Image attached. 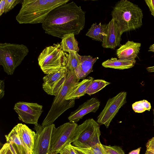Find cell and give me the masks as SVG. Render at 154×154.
<instances>
[{
  "mask_svg": "<svg viewBox=\"0 0 154 154\" xmlns=\"http://www.w3.org/2000/svg\"><path fill=\"white\" fill-rule=\"evenodd\" d=\"M85 13L74 2L59 6L48 14L42 27L45 32L62 38L65 34H79L84 28Z\"/></svg>",
  "mask_w": 154,
  "mask_h": 154,
  "instance_id": "obj_1",
  "label": "cell"
},
{
  "mask_svg": "<svg viewBox=\"0 0 154 154\" xmlns=\"http://www.w3.org/2000/svg\"><path fill=\"white\" fill-rule=\"evenodd\" d=\"M69 0H24L16 19L20 24L42 23L55 8Z\"/></svg>",
  "mask_w": 154,
  "mask_h": 154,
  "instance_id": "obj_2",
  "label": "cell"
},
{
  "mask_svg": "<svg viewBox=\"0 0 154 154\" xmlns=\"http://www.w3.org/2000/svg\"><path fill=\"white\" fill-rule=\"evenodd\" d=\"M121 34L136 30L143 25V14L138 6L127 0H122L116 4L111 12Z\"/></svg>",
  "mask_w": 154,
  "mask_h": 154,
  "instance_id": "obj_3",
  "label": "cell"
},
{
  "mask_svg": "<svg viewBox=\"0 0 154 154\" xmlns=\"http://www.w3.org/2000/svg\"><path fill=\"white\" fill-rule=\"evenodd\" d=\"M80 79L76 77L72 71H68L65 81L57 94L55 96L42 125L47 126L53 124L65 111L74 106L75 100H66L65 98L69 90Z\"/></svg>",
  "mask_w": 154,
  "mask_h": 154,
  "instance_id": "obj_4",
  "label": "cell"
},
{
  "mask_svg": "<svg viewBox=\"0 0 154 154\" xmlns=\"http://www.w3.org/2000/svg\"><path fill=\"white\" fill-rule=\"evenodd\" d=\"M68 57L60 44H54L46 47L40 53L38 58V64L45 74H50L67 67Z\"/></svg>",
  "mask_w": 154,
  "mask_h": 154,
  "instance_id": "obj_5",
  "label": "cell"
},
{
  "mask_svg": "<svg viewBox=\"0 0 154 154\" xmlns=\"http://www.w3.org/2000/svg\"><path fill=\"white\" fill-rule=\"evenodd\" d=\"M29 51L23 44L5 42L0 44V65L8 75H12Z\"/></svg>",
  "mask_w": 154,
  "mask_h": 154,
  "instance_id": "obj_6",
  "label": "cell"
},
{
  "mask_svg": "<svg viewBox=\"0 0 154 154\" xmlns=\"http://www.w3.org/2000/svg\"><path fill=\"white\" fill-rule=\"evenodd\" d=\"M99 124L89 119L77 127L72 145L81 148H89L100 143Z\"/></svg>",
  "mask_w": 154,
  "mask_h": 154,
  "instance_id": "obj_7",
  "label": "cell"
},
{
  "mask_svg": "<svg viewBox=\"0 0 154 154\" xmlns=\"http://www.w3.org/2000/svg\"><path fill=\"white\" fill-rule=\"evenodd\" d=\"M78 125L70 122L65 123L53 129L51 139L50 154L59 153L66 145L72 143Z\"/></svg>",
  "mask_w": 154,
  "mask_h": 154,
  "instance_id": "obj_8",
  "label": "cell"
},
{
  "mask_svg": "<svg viewBox=\"0 0 154 154\" xmlns=\"http://www.w3.org/2000/svg\"><path fill=\"white\" fill-rule=\"evenodd\" d=\"M127 92L122 91L108 99L104 109L97 117V122L108 128L119 109L127 102Z\"/></svg>",
  "mask_w": 154,
  "mask_h": 154,
  "instance_id": "obj_9",
  "label": "cell"
},
{
  "mask_svg": "<svg viewBox=\"0 0 154 154\" xmlns=\"http://www.w3.org/2000/svg\"><path fill=\"white\" fill-rule=\"evenodd\" d=\"M54 124L43 126L38 124L34 125L36 131L34 139L33 154H50L52 134Z\"/></svg>",
  "mask_w": 154,
  "mask_h": 154,
  "instance_id": "obj_10",
  "label": "cell"
},
{
  "mask_svg": "<svg viewBox=\"0 0 154 154\" xmlns=\"http://www.w3.org/2000/svg\"><path fill=\"white\" fill-rule=\"evenodd\" d=\"M42 108V105L36 103L20 101L15 104L14 109L20 120L35 125L38 124V119L43 112Z\"/></svg>",
  "mask_w": 154,
  "mask_h": 154,
  "instance_id": "obj_11",
  "label": "cell"
},
{
  "mask_svg": "<svg viewBox=\"0 0 154 154\" xmlns=\"http://www.w3.org/2000/svg\"><path fill=\"white\" fill-rule=\"evenodd\" d=\"M68 69L65 67L59 70L47 74L43 78L42 88L48 94L56 96L63 85L66 78Z\"/></svg>",
  "mask_w": 154,
  "mask_h": 154,
  "instance_id": "obj_12",
  "label": "cell"
},
{
  "mask_svg": "<svg viewBox=\"0 0 154 154\" xmlns=\"http://www.w3.org/2000/svg\"><path fill=\"white\" fill-rule=\"evenodd\" d=\"M105 34L102 42L103 48L114 49L120 45L122 34L113 19L106 24Z\"/></svg>",
  "mask_w": 154,
  "mask_h": 154,
  "instance_id": "obj_13",
  "label": "cell"
},
{
  "mask_svg": "<svg viewBox=\"0 0 154 154\" xmlns=\"http://www.w3.org/2000/svg\"><path fill=\"white\" fill-rule=\"evenodd\" d=\"M100 104V101L96 98L93 97L87 100L70 113L68 117L69 122L76 123L87 114L95 112Z\"/></svg>",
  "mask_w": 154,
  "mask_h": 154,
  "instance_id": "obj_14",
  "label": "cell"
},
{
  "mask_svg": "<svg viewBox=\"0 0 154 154\" xmlns=\"http://www.w3.org/2000/svg\"><path fill=\"white\" fill-rule=\"evenodd\" d=\"M141 46L140 43L128 41L117 50V56L120 59H135L140 52Z\"/></svg>",
  "mask_w": 154,
  "mask_h": 154,
  "instance_id": "obj_15",
  "label": "cell"
},
{
  "mask_svg": "<svg viewBox=\"0 0 154 154\" xmlns=\"http://www.w3.org/2000/svg\"><path fill=\"white\" fill-rule=\"evenodd\" d=\"M15 126L20 138L29 154H33L35 132L25 124L18 123Z\"/></svg>",
  "mask_w": 154,
  "mask_h": 154,
  "instance_id": "obj_16",
  "label": "cell"
},
{
  "mask_svg": "<svg viewBox=\"0 0 154 154\" xmlns=\"http://www.w3.org/2000/svg\"><path fill=\"white\" fill-rule=\"evenodd\" d=\"M98 59L90 55H80V66L74 73L75 75L80 79L85 78L92 71L93 66Z\"/></svg>",
  "mask_w": 154,
  "mask_h": 154,
  "instance_id": "obj_17",
  "label": "cell"
},
{
  "mask_svg": "<svg viewBox=\"0 0 154 154\" xmlns=\"http://www.w3.org/2000/svg\"><path fill=\"white\" fill-rule=\"evenodd\" d=\"M5 136L6 142L16 154H29L20 138L16 126Z\"/></svg>",
  "mask_w": 154,
  "mask_h": 154,
  "instance_id": "obj_18",
  "label": "cell"
},
{
  "mask_svg": "<svg viewBox=\"0 0 154 154\" xmlns=\"http://www.w3.org/2000/svg\"><path fill=\"white\" fill-rule=\"evenodd\" d=\"M94 80L89 77L75 84L69 90L65 98L66 100H75L85 95L87 89Z\"/></svg>",
  "mask_w": 154,
  "mask_h": 154,
  "instance_id": "obj_19",
  "label": "cell"
},
{
  "mask_svg": "<svg viewBox=\"0 0 154 154\" xmlns=\"http://www.w3.org/2000/svg\"><path fill=\"white\" fill-rule=\"evenodd\" d=\"M136 62L135 59L129 60L112 57L103 62L102 65L105 68L124 69L132 68L135 65Z\"/></svg>",
  "mask_w": 154,
  "mask_h": 154,
  "instance_id": "obj_20",
  "label": "cell"
},
{
  "mask_svg": "<svg viewBox=\"0 0 154 154\" xmlns=\"http://www.w3.org/2000/svg\"><path fill=\"white\" fill-rule=\"evenodd\" d=\"M60 45L62 50L66 52L78 53L79 51L78 43L73 33L64 35L61 38Z\"/></svg>",
  "mask_w": 154,
  "mask_h": 154,
  "instance_id": "obj_21",
  "label": "cell"
},
{
  "mask_svg": "<svg viewBox=\"0 0 154 154\" xmlns=\"http://www.w3.org/2000/svg\"><path fill=\"white\" fill-rule=\"evenodd\" d=\"M106 24H102L101 23L97 24L93 23L86 34V35L92 39L102 42L106 35Z\"/></svg>",
  "mask_w": 154,
  "mask_h": 154,
  "instance_id": "obj_22",
  "label": "cell"
},
{
  "mask_svg": "<svg viewBox=\"0 0 154 154\" xmlns=\"http://www.w3.org/2000/svg\"><path fill=\"white\" fill-rule=\"evenodd\" d=\"M110 83L103 79L93 80L88 87L86 94L90 96L98 92Z\"/></svg>",
  "mask_w": 154,
  "mask_h": 154,
  "instance_id": "obj_23",
  "label": "cell"
},
{
  "mask_svg": "<svg viewBox=\"0 0 154 154\" xmlns=\"http://www.w3.org/2000/svg\"><path fill=\"white\" fill-rule=\"evenodd\" d=\"M67 68L68 70L75 73L80 66V56L78 53L71 52L69 53Z\"/></svg>",
  "mask_w": 154,
  "mask_h": 154,
  "instance_id": "obj_24",
  "label": "cell"
},
{
  "mask_svg": "<svg viewBox=\"0 0 154 154\" xmlns=\"http://www.w3.org/2000/svg\"><path fill=\"white\" fill-rule=\"evenodd\" d=\"M134 111L136 113H142L146 110L149 111L151 106L150 102L145 100L137 101L132 105Z\"/></svg>",
  "mask_w": 154,
  "mask_h": 154,
  "instance_id": "obj_25",
  "label": "cell"
},
{
  "mask_svg": "<svg viewBox=\"0 0 154 154\" xmlns=\"http://www.w3.org/2000/svg\"><path fill=\"white\" fill-rule=\"evenodd\" d=\"M79 148L87 154H109L101 143L89 148Z\"/></svg>",
  "mask_w": 154,
  "mask_h": 154,
  "instance_id": "obj_26",
  "label": "cell"
},
{
  "mask_svg": "<svg viewBox=\"0 0 154 154\" xmlns=\"http://www.w3.org/2000/svg\"><path fill=\"white\" fill-rule=\"evenodd\" d=\"M103 146L109 154H125L122 148L119 146L104 145Z\"/></svg>",
  "mask_w": 154,
  "mask_h": 154,
  "instance_id": "obj_27",
  "label": "cell"
},
{
  "mask_svg": "<svg viewBox=\"0 0 154 154\" xmlns=\"http://www.w3.org/2000/svg\"><path fill=\"white\" fill-rule=\"evenodd\" d=\"M20 0H6L4 13H6L13 9L17 4L22 2Z\"/></svg>",
  "mask_w": 154,
  "mask_h": 154,
  "instance_id": "obj_28",
  "label": "cell"
},
{
  "mask_svg": "<svg viewBox=\"0 0 154 154\" xmlns=\"http://www.w3.org/2000/svg\"><path fill=\"white\" fill-rule=\"evenodd\" d=\"M71 143H69L63 147L59 152V154H77Z\"/></svg>",
  "mask_w": 154,
  "mask_h": 154,
  "instance_id": "obj_29",
  "label": "cell"
},
{
  "mask_svg": "<svg viewBox=\"0 0 154 154\" xmlns=\"http://www.w3.org/2000/svg\"><path fill=\"white\" fill-rule=\"evenodd\" d=\"M0 154H14L8 142L5 143L0 151Z\"/></svg>",
  "mask_w": 154,
  "mask_h": 154,
  "instance_id": "obj_30",
  "label": "cell"
},
{
  "mask_svg": "<svg viewBox=\"0 0 154 154\" xmlns=\"http://www.w3.org/2000/svg\"><path fill=\"white\" fill-rule=\"evenodd\" d=\"M145 2L148 6L151 14L154 17V0H145Z\"/></svg>",
  "mask_w": 154,
  "mask_h": 154,
  "instance_id": "obj_31",
  "label": "cell"
},
{
  "mask_svg": "<svg viewBox=\"0 0 154 154\" xmlns=\"http://www.w3.org/2000/svg\"><path fill=\"white\" fill-rule=\"evenodd\" d=\"M146 146V149L154 150V136L148 141Z\"/></svg>",
  "mask_w": 154,
  "mask_h": 154,
  "instance_id": "obj_32",
  "label": "cell"
},
{
  "mask_svg": "<svg viewBox=\"0 0 154 154\" xmlns=\"http://www.w3.org/2000/svg\"><path fill=\"white\" fill-rule=\"evenodd\" d=\"M5 81L4 80H0V99L3 98L5 95Z\"/></svg>",
  "mask_w": 154,
  "mask_h": 154,
  "instance_id": "obj_33",
  "label": "cell"
},
{
  "mask_svg": "<svg viewBox=\"0 0 154 154\" xmlns=\"http://www.w3.org/2000/svg\"><path fill=\"white\" fill-rule=\"evenodd\" d=\"M6 3V0H1L0 2V16H1L3 13L5 4Z\"/></svg>",
  "mask_w": 154,
  "mask_h": 154,
  "instance_id": "obj_34",
  "label": "cell"
},
{
  "mask_svg": "<svg viewBox=\"0 0 154 154\" xmlns=\"http://www.w3.org/2000/svg\"><path fill=\"white\" fill-rule=\"evenodd\" d=\"M73 147L77 154H87L80 148L75 147L73 146Z\"/></svg>",
  "mask_w": 154,
  "mask_h": 154,
  "instance_id": "obj_35",
  "label": "cell"
},
{
  "mask_svg": "<svg viewBox=\"0 0 154 154\" xmlns=\"http://www.w3.org/2000/svg\"><path fill=\"white\" fill-rule=\"evenodd\" d=\"M141 148V147H139L131 151L128 154H140Z\"/></svg>",
  "mask_w": 154,
  "mask_h": 154,
  "instance_id": "obj_36",
  "label": "cell"
},
{
  "mask_svg": "<svg viewBox=\"0 0 154 154\" xmlns=\"http://www.w3.org/2000/svg\"><path fill=\"white\" fill-rule=\"evenodd\" d=\"M146 69L147 71L149 72H154V66L147 67Z\"/></svg>",
  "mask_w": 154,
  "mask_h": 154,
  "instance_id": "obj_37",
  "label": "cell"
},
{
  "mask_svg": "<svg viewBox=\"0 0 154 154\" xmlns=\"http://www.w3.org/2000/svg\"><path fill=\"white\" fill-rule=\"evenodd\" d=\"M145 154H154V150L146 149Z\"/></svg>",
  "mask_w": 154,
  "mask_h": 154,
  "instance_id": "obj_38",
  "label": "cell"
},
{
  "mask_svg": "<svg viewBox=\"0 0 154 154\" xmlns=\"http://www.w3.org/2000/svg\"><path fill=\"white\" fill-rule=\"evenodd\" d=\"M148 51L154 52V43L150 46Z\"/></svg>",
  "mask_w": 154,
  "mask_h": 154,
  "instance_id": "obj_39",
  "label": "cell"
},
{
  "mask_svg": "<svg viewBox=\"0 0 154 154\" xmlns=\"http://www.w3.org/2000/svg\"><path fill=\"white\" fill-rule=\"evenodd\" d=\"M153 125L154 126V109H153Z\"/></svg>",
  "mask_w": 154,
  "mask_h": 154,
  "instance_id": "obj_40",
  "label": "cell"
},
{
  "mask_svg": "<svg viewBox=\"0 0 154 154\" xmlns=\"http://www.w3.org/2000/svg\"><path fill=\"white\" fill-rule=\"evenodd\" d=\"M51 154H57L56 153H54V152H53V153H51Z\"/></svg>",
  "mask_w": 154,
  "mask_h": 154,
  "instance_id": "obj_41",
  "label": "cell"
}]
</instances>
